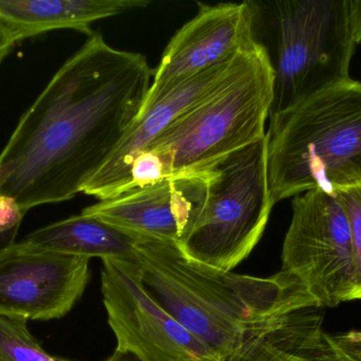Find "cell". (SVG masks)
Returning <instances> with one entry per match:
<instances>
[{"instance_id": "6da1fadb", "label": "cell", "mask_w": 361, "mask_h": 361, "mask_svg": "<svg viewBox=\"0 0 361 361\" xmlns=\"http://www.w3.org/2000/svg\"><path fill=\"white\" fill-rule=\"evenodd\" d=\"M154 70L99 32L55 72L0 152V195L23 214L70 201L97 175L143 110Z\"/></svg>"}, {"instance_id": "7a4b0ae2", "label": "cell", "mask_w": 361, "mask_h": 361, "mask_svg": "<svg viewBox=\"0 0 361 361\" xmlns=\"http://www.w3.org/2000/svg\"><path fill=\"white\" fill-rule=\"evenodd\" d=\"M146 288L226 361H319L328 354L320 307L302 282L223 273L187 260L176 244L143 237Z\"/></svg>"}, {"instance_id": "3957f363", "label": "cell", "mask_w": 361, "mask_h": 361, "mask_svg": "<svg viewBox=\"0 0 361 361\" xmlns=\"http://www.w3.org/2000/svg\"><path fill=\"white\" fill-rule=\"evenodd\" d=\"M273 91L269 54L256 40L235 55L209 93L140 153L125 192L180 174L210 172L233 153L262 139Z\"/></svg>"}, {"instance_id": "277c9868", "label": "cell", "mask_w": 361, "mask_h": 361, "mask_svg": "<svg viewBox=\"0 0 361 361\" xmlns=\"http://www.w3.org/2000/svg\"><path fill=\"white\" fill-rule=\"evenodd\" d=\"M267 177L274 203L310 190L361 184V82L324 89L269 119Z\"/></svg>"}, {"instance_id": "5b68a950", "label": "cell", "mask_w": 361, "mask_h": 361, "mask_svg": "<svg viewBox=\"0 0 361 361\" xmlns=\"http://www.w3.org/2000/svg\"><path fill=\"white\" fill-rule=\"evenodd\" d=\"M254 2L255 38L274 71L269 119L351 80L356 42L350 0Z\"/></svg>"}, {"instance_id": "8992f818", "label": "cell", "mask_w": 361, "mask_h": 361, "mask_svg": "<svg viewBox=\"0 0 361 361\" xmlns=\"http://www.w3.org/2000/svg\"><path fill=\"white\" fill-rule=\"evenodd\" d=\"M274 206L265 134L212 169L205 203L178 248L191 262L231 273L260 241Z\"/></svg>"}, {"instance_id": "52a82bcc", "label": "cell", "mask_w": 361, "mask_h": 361, "mask_svg": "<svg viewBox=\"0 0 361 361\" xmlns=\"http://www.w3.org/2000/svg\"><path fill=\"white\" fill-rule=\"evenodd\" d=\"M282 247V271L298 278L322 307L352 301L353 245L349 220L335 194L310 190L295 196Z\"/></svg>"}, {"instance_id": "ba28073f", "label": "cell", "mask_w": 361, "mask_h": 361, "mask_svg": "<svg viewBox=\"0 0 361 361\" xmlns=\"http://www.w3.org/2000/svg\"><path fill=\"white\" fill-rule=\"evenodd\" d=\"M102 294L116 351L139 361H226L154 298L137 261L104 260Z\"/></svg>"}, {"instance_id": "9c48e42d", "label": "cell", "mask_w": 361, "mask_h": 361, "mask_svg": "<svg viewBox=\"0 0 361 361\" xmlns=\"http://www.w3.org/2000/svg\"><path fill=\"white\" fill-rule=\"evenodd\" d=\"M90 259L25 242L0 249V314L48 321L67 315L89 281Z\"/></svg>"}, {"instance_id": "30bf717a", "label": "cell", "mask_w": 361, "mask_h": 361, "mask_svg": "<svg viewBox=\"0 0 361 361\" xmlns=\"http://www.w3.org/2000/svg\"><path fill=\"white\" fill-rule=\"evenodd\" d=\"M199 11L173 35L154 71L145 112L180 83L231 61L256 42L254 1L199 4ZM140 112V114H141Z\"/></svg>"}, {"instance_id": "8fae6325", "label": "cell", "mask_w": 361, "mask_h": 361, "mask_svg": "<svg viewBox=\"0 0 361 361\" xmlns=\"http://www.w3.org/2000/svg\"><path fill=\"white\" fill-rule=\"evenodd\" d=\"M208 179L209 172L171 176L99 201L82 213L178 246L203 208Z\"/></svg>"}, {"instance_id": "7c38bea8", "label": "cell", "mask_w": 361, "mask_h": 361, "mask_svg": "<svg viewBox=\"0 0 361 361\" xmlns=\"http://www.w3.org/2000/svg\"><path fill=\"white\" fill-rule=\"evenodd\" d=\"M233 59L180 83L156 104L141 112L116 152L85 187L82 193L97 197L99 201L123 194L130 182L133 161L140 153L154 142L178 117L209 93L224 78Z\"/></svg>"}, {"instance_id": "4fadbf2b", "label": "cell", "mask_w": 361, "mask_h": 361, "mask_svg": "<svg viewBox=\"0 0 361 361\" xmlns=\"http://www.w3.org/2000/svg\"><path fill=\"white\" fill-rule=\"evenodd\" d=\"M149 4V0H0V20L16 42L59 29L90 36L94 21Z\"/></svg>"}, {"instance_id": "5bb4252c", "label": "cell", "mask_w": 361, "mask_h": 361, "mask_svg": "<svg viewBox=\"0 0 361 361\" xmlns=\"http://www.w3.org/2000/svg\"><path fill=\"white\" fill-rule=\"evenodd\" d=\"M143 235L125 230L94 216H71L37 229L25 241L47 249L84 258L137 261Z\"/></svg>"}, {"instance_id": "9a60e30c", "label": "cell", "mask_w": 361, "mask_h": 361, "mask_svg": "<svg viewBox=\"0 0 361 361\" xmlns=\"http://www.w3.org/2000/svg\"><path fill=\"white\" fill-rule=\"evenodd\" d=\"M0 361H73L51 355L34 338L27 320L0 314Z\"/></svg>"}, {"instance_id": "2e32d148", "label": "cell", "mask_w": 361, "mask_h": 361, "mask_svg": "<svg viewBox=\"0 0 361 361\" xmlns=\"http://www.w3.org/2000/svg\"><path fill=\"white\" fill-rule=\"evenodd\" d=\"M334 194L345 208L351 230L355 267L352 301L361 300V184L339 189Z\"/></svg>"}, {"instance_id": "e0dca14e", "label": "cell", "mask_w": 361, "mask_h": 361, "mask_svg": "<svg viewBox=\"0 0 361 361\" xmlns=\"http://www.w3.org/2000/svg\"><path fill=\"white\" fill-rule=\"evenodd\" d=\"M326 341L336 361H361V330L326 334Z\"/></svg>"}, {"instance_id": "ac0fdd59", "label": "cell", "mask_w": 361, "mask_h": 361, "mask_svg": "<svg viewBox=\"0 0 361 361\" xmlns=\"http://www.w3.org/2000/svg\"><path fill=\"white\" fill-rule=\"evenodd\" d=\"M23 215L25 214L13 197L0 195V233L17 226Z\"/></svg>"}, {"instance_id": "d6986e66", "label": "cell", "mask_w": 361, "mask_h": 361, "mask_svg": "<svg viewBox=\"0 0 361 361\" xmlns=\"http://www.w3.org/2000/svg\"><path fill=\"white\" fill-rule=\"evenodd\" d=\"M352 29L356 45L361 42V0H350Z\"/></svg>"}, {"instance_id": "ffe728a7", "label": "cell", "mask_w": 361, "mask_h": 361, "mask_svg": "<svg viewBox=\"0 0 361 361\" xmlns=\"http://www.w3.org/2000/svg\"><path fill=\"white\" fill-rule=\"evenodd\" d=\"M16 44L8 28L0 20V63L8 57V53Z\"/></svg>"}, {"instance_id": "44dd1931", "label": "cell", "mask_w": 361, "mask_h": 361, "mask_svg": "<svg viewBox=\"0 0 361 361\" xmlns=\"http://www.w3.org/2000/svg\"><path fill=\"white\" fill-rule=\"evenodd\" d=\"M105 361H139L135 360L133 356L128 355V354L121 353V352L116 351L109 358H107Z\"/></svg>"}]
</instances>
